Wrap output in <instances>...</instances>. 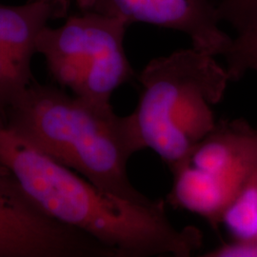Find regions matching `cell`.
<instances>
[{"mask_svg":"<svg viewBox=\"0 0 257 257\" xmlns=\"http://www.w3.org/2000/svg\"><path fill=\"white\" fill-rule=\"evenodd\" d=\"M0 164L39 210L92 236L116 257H189L202 246L199 229L171 223L163 200L135 202L105 193L1 124Z\"/></svg>","mask_w":257,"mask_h":257,"instance_id":"6da1fadb","label":"cell"},{"mask_svg":"<svg viewBox=\"0 0 257 257\" xmlns=\"http://www.w3.org/2000/svg\"><path fill=\"white\" fill-rule=\"evenodd\" d=\"M3 126L103 192L153 201L133 186L127 173L130 158L144 145L131 115L116 114L110 104L87 101L34 80L12 104Z\"/></svg>","mask_w":257,"mask_h":257,"instance_id":"7a4b0ae2","label":"cell"},{"mask_svg":"<svg viewBox=\"0 0 257 257\" xmlns=\"http://www.w3.org/2000/svg\"><path fill=\"white\" fill-rule=\"evenodd\" d=\"M138 81V105L130 115L144 148L173 172L214 128L213 107L230 76L213 55L193 47L151 60Z\"/></svg>","mask_w":257,"mask_h":257,"instance_id":"3957f363","label":"cell"},{"mask_svg":"<svg viewBox=\"0 0 257 257\" xmlns=\"http://www.w3.org/2000/svg\"><path fill=\"white\" fill-rule=\"evenodd\" d=\"M128 26L119 19L83 12L61 27L43 28L37 53L59 86L87 101L108 105L113 92L135 76L124 49Z\"/></svg>","mask_w":257,"mask_h":257,"instance_id":"277c9868","label":"cell"},{"mask_svg":"<svg viewBox=\"0 0 257 257\" xmlns=\"http://www.w3.org/2000/svg\"><path fill=\"white\" fill-rule=\"evenodd\" d=\"M257 171V128L248 121L217 120L172 172L168 201L218 229L224 213Z\"/></svg>","mask_w":257,"mask_h":257,"instance_id":"5b68a950","label":"cell"},{"mask_svg":"<svg viewBox=\"0 0 257 257\" xmlns=\"http://www.w3.org/2000/svg\"><path fill=\"white\" fill-rule=\"evenodd\" d=\"M0 257H116L81 230L49 216L22 190L0 191Z\"/></svg>","mask_w":257,"mask_h":257,"instance_id":"8992f818","label":"cell"},{"mask_svg":"<svg viewBox=\"0 0 257 257\" xmlns=\"http://www.w3.org/2000/svg\"><path fill=\"white\" fill-rule=\"evenodd\" d=\"M79 9L185 33L194 49L216 56L226 54L232 38L218 27L214 0H77Z\"/></svg>","mask_w":257,"mask_h":257,"instance_id":"52a82bcc","label":"cell"},{"mask_svg":"<svg viewBox=\"0 0 257 257\" xmlns=\"http://www.w3.org/2000/svg\"><path fill=\"white\" fill-rule=\"evenodd\" d=\"M67 0H35L22 6L0 4V124L35 80L31 63L39 33L51 19L67 14Z\"/></svg>","mask_w":257,"mask_h":257,"instance_id":"ba28073f","label":"cell"},{"mask_svg":"<svg viewBox=\"0 0 257 257\" xmlns=\"http://www.w3.org/2000/svg\"><path fill=\"white\" fill-rule=\"evenodd\" d=\"M221 225L231 239L250 241L257 246V171L224 213Z\"/></svg>","mask_w":257,"mask_h":257,"instance_id":"9c48e42d","label":"cell"},{"mask_svg":"<svg viewBox=\"0 0 257 257\" xmlns=\"http://www.w3.org/2000/svg\"><path fill=\"white\" fill-rule=\"evenodd\" d=\"M226 69L230 81H238L257 66V25L232 38L226 54Z\"/></svg>","mask_w":257,"mask_h":257,"instance_id":"30bf717a","label":"cell"},{"mask_svg":"<svg viewBox=\"0 0 257 257\" xmlns=\"http://www.w3.org/2000/svg\"><path fill=\"white\" fill-rule=\"evenodd\" d=\"M217 11L220 20L230 22L238 33L257 25V0H220Z\"/></svg>","mask_w":257,"mask_h":257,"instance_id":"8fae6325","label":"cell"},{"mask_svg":"<svg viewBox=\"0 0 257 257\" xmlns=\"http://www.w3.org/2000/svg\"><path fill=\"white\" fill-rule=\"evenodd\" d=\"M8 175H9L8 171L0 164V185L3 183V181L8 177Z\"/></svg>","mask_w":257,"mask_h":257,"instance_id":"7c38bea8","label":"cell"},{"mask_svg":"<svg viewBox=\"0 0 257 257\" xmlns=\"http://www.w3.org/2000/svg\"><path fill=\"white\" fill-rule=\"evenodd\" d=\"M253 71H256L257 72V66L255 67V68H254V69H253Z\"/></svg>","mask_w":257,"mask_h":257,"instance_id":"4fadbf2b","label":"cell"}]
</instances>
